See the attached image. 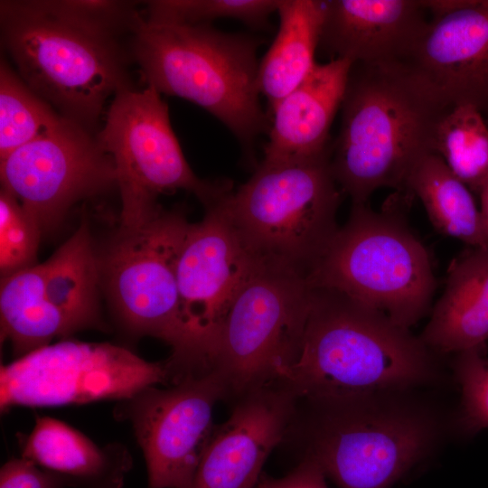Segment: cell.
Masks as SVG:
<instances>
[{
    "label": "cell",
    "mask_w": 488,
    "mask_h": 488,
    "mask_svg": "<svg viewBox=\"0 0 488 488\" xmlns=\"http://www.w3.org/2000/svg\"><path fill=\"white\" fill-rule=\"evenodd\" d=\"M432 353L385 314L314 288L297 356L279 383L309 403L401 394L434 378Z\"/></svg>",
    "instance_id": "6da1fadb"
},
{
    "label": "cell",
    "mask_w": 488,
    "mask_h": 488,
    "mask_svg": "<svg viewBox=\"0 0 488 488\" xmlns=\"http://www.w3.org/2000/svg\"><path fill=\"white\" fill-rule=\"evenodd\" d=\"M341 107L330 166L352 203H366L380 188L408 191L415 167L436 154V127L454 108L401 62L352 63Z\"/></svg>",
    "instance_id": "7a4b0ae2"
},
{
    "label": "cell",
    "mask_w": 488,
    "mask_h": 488,
    "mask_svg": "<svg viewBox=\"0 0 488 488\" xmlns=\"http://www.w3.org/2000/svg\"><path fill=\"white\" fill-rule=\"evenodd\" d=\"M2 42L17 74L60 115L89 130L129 87L115 34L58 0L2 1Z\"/></svg>",
    "instance_id": "3957f363"
},
{
    "label": "cell",
    "mask_w": 488,
    "mask_h": 488,
    "mask_svg": "<svg viewBox=\"0 0 488 488\" xmlns=\"http://www.w3.org/2000/svg\"><path fill=\"white\" fill-rule=\"evenodd\" d=\"M133 33V55L147 86L202 107L250 152L268 128L258 88L259 40L210 24L144 18Z\"/></svg>",
    "instance_id": "277c9868"
},
{
    "label": "cell",
    "mask_w": 488,
    "mask_h": 488,
    "mask_svg": "<svg viewBox=\"0 0 488 488\" xmlns=\"http://www.w3.org/2000/svg\"><path fill=\"white\" fill-rule=\"evenodd\" d=\"M411 195L396 192L380 211L352 203L350 216L307 275L313 288L341 293L409 328L436 287L430 256L404 219Z\"/></svg>",
    "instance_id": "5b68a950"
},
{
    "label": "cell",
    "mask_w": 488,
    "mask_h": 488,
    "mask_svg": "<svg viewBox=\"0 0 488 488\" xmlns=\"http://www.w3.org/2000/svg\"><path fill=\"white\" fill-rule=\"evenodd\" d=\"M401 394L309 403L305 455L338 488H391L430 451L436 425Z\"/></svg>",
    "instance_id": "8992f818"
},
{
    "label": "cell",
    "mask_w": 488,
    "mask_h": 488,
    "mask_svg": "<svg viewBox=\"0 0 488 488\" xmlns=\"http://www.w3.org/2000/svg\"><path fill=\"white\" fill-rule=\"evenodd\" d=\"M340 190L330 156L262 161L252 176L229 195L226 204L257 256L308 275L339 229Z\"/></svg>",
    "instance_id": "52a82bcc"
},
{
    "label": "cell",
    "mask_w": 488,
    "mask_h": 488,
    "mask_svg": "<svg viewBox=\"0 0 488 488\" xmlns=\"http://www.w3.org/2000/svg\"><path fill=\"white\" fill-rule=\"evenodd\" d=\"M307 275L265 262L233 301L220 329L209 371L227 397L280 382L294 363L313 302Z\"/></svg>",
    "instance_id": "ba28073f"
},
{
    "label": "cell",
    "mask_w": 488,
    "mask_h": 488,
    "mask_svg": "<svg viewBox=\"0 0 488 488\" xmlns=\"http://www.w3.org/2000/svg\"><path fill=\"white\" fill-rule=\"evenodd\" d=\"M96 136L116 168L119 226L151 220L162 209L161 193L185 190L208 208L232 192L229 181L210 182L194 174L173 131L168 107L150 86L118 92Z\"/></svg>",
    "instance_id": "9c48e42d"
},
{
    "label": "cell",
    "mask_w": 488,
    "mask_h": 488,
    "mask_svg": "<svg viewBox=\"0 0 488 488\" xmlns=\"http://www.w3.org/2000/svg\"><path fill=\"white\" fill-rule=\"evenodd\" d=\"M229 195L191 223L177 266L183 346L169 361L177 379L206 373L221 324L265 261L248 246L227 208Z\"/></svg>",
    "instance_id": "30bf717a"
},
{
    "label": "cell",
    "mask_w": 488,
    "mask_h": 488,
    "mask_svg": "<svg viewBox=\"0 0 488 488\" xmlns=\"http://www.w3.org/2000/svg\"><path fill=\"white\" fill-rule=\"evenodd\" d=\"M178 210L135 227L119 226L99 256L101 285L122 325L132 334L168 343L176 359L183 346L177 266L190 226Z\"/></svg>",
    "instance_id": "8fae6325"
},
{
    "label": "cell",
    "mask_w": 488,
    "mask_h": 488,
    "mask_svg": "<svg viewBox=\"0 0 488 488\" xmlns=\"http://www.w3.org/2000/svg\"><path fill=\"white\" fill-rule=\"evenodd\" d=\"M172 381L167 361H147L108 343L64 339L36 349L0 371V406L51 407L129 399Z\"/></svg>",
    "instance_id": "7c38bea8"
},
{
    "label": "cell",
    "mask_w": 488,
    "mask_h": 488,
    "mask_svg": "<svg viewBox=\"0 0 488 488\" xmlns=\"http://www.w3.org/2000/svg\"><path fill=\"white\" fill-rule=\"evenodd\" d=\"M1 188L53 230L78 202L117 185L111 156L90 130L64 119L0 160Z\"/></svg>",
    "instance_id": "4fadbf2b"
},
{
    "label": "cell",
    "mask_w": 488,
    "mask_h": 488,
    "mask_svg": "<svg viewBox=\"0 0 488 488\" xmlns=\"http://www.w3.org/2000/svg\"><path fill=\"white\" fill-rule=\"evenodd\" d=\"M226 397L220 378L209 371L128 399L127 418L145 458L148 488H188L213 430L215 404Z\"/></svg>",
    "instance_id": "5bb4252c"
},
{
    "label": "cell",
    "mask_w": 488,
    "mask_h": 488,
    "mask_svg": "<svg viewBox=\"0 0 488 488\" xmlns=\"http://www.w3.org/2000/svg\"><path fill=\"white\" fill-rule=\"evenodd\" d=\"M425 4L430 19L401 63L452 106L488 114V0Z\"/></svg>",
    "instance_id": "9a60e30c"
},
{
    "label": "cell",
    "mask_w": 488,
    "mask_h": 488,
    "mask_svg": "<svg viewBox=\"0 0 488 488\" xmlns=\"http://www.w3.org/2000/svg\"><path fill=\"white\" fill-rule=\"evenodd\" d=\"M298 399L277 382L238 399L213 428L188 488H255L272 450L290 430Z\"/></svg>",
    "instance_id": "2e32d148"
},
{
    "label": "cell",
    "mask_w": 488,
    "mask_h": 488,
    "mask_svg": "<svg viewBox=\"0 0 488 488\" xmlns=\"http://www.w3.org/2000/svg\"><path fill=\"white\" fill-rule=\"evenodd\" d=\"M430 19L421 0L324 1L319 47L352 63L401 62Z\"/></svg>",
    "instance_id": "e0dca14e"
},
{
    "label": "cell",
    "mask_w": 488,
    "mask_h": 488,
    "mask_svg": "<svg viewBox=\"0 0 488 488\" xmlns=\"http://www.w3.org/2000/svg\"><path fill=\"white\" fill-rule=\"evenodd\" d=\"M352 62L315 64L305 80L272 108L265 162H300L331 156L330 128L342 106Z\"/></svg>",
    "instance_id": "ac0fdd59"
},
{
    "label": "cell",
    "mask_w": 488,
    "mask_h": 488,
    "mask_svg": "<svg viewBox=\"0 0 488 488\" xmlns=\"http://www.w3.org/2000/svg\"><path fill=\"white\" fill-rule=\"evenodd\" d=\"M438 353H459L488 341V245L455 258L446 286L419 336Z\"/></svg>",
    "instance_id": "d6986e66"
},
{
    "label": "cell",
    "mask_w": 488,
    "mask_h": 488,
    "mask_svg": "<svg viewBox=\"0 0 488 488\" xmlns=\"http://www.w3.org/2000/svg\"><path fill=\"white\" fill-rule=\"evenodd\" d=\"M22 457L61 476L70 485L122 488L130 467L126 451L101 449L70 426L41 417L26 436Z\"/></svg>",
    "instance_id": "ffe728a7"
},
{
    "label": "cell",
    "mask_w": 488,
    "mask_h": 488,
    "mask_svg": "<svg viewBox=\"0 0 488 488\" xmlns=\"http://www.w3.org/2000/svg\"><path fill=\"white\" fill-rule=\"evenodd\" d=\"M279 28L259 62L258 88L272 108L298 87L315 66L324 1L280 0Z\"/></svg>",
    "instance_id": "44dd1931"
},
{
    "label": "cell",
    "mask_w": 488,
    "mask_h": 488,
    "mask_svg": "<svg viewBox=\"0 0 488 488\" xmlns=\"http://www.w3.org/2000/svg\"><path fill=\"white\" fill-rule=\"evenodd\" d=\"M42 264L45 295L65 317L72 333L104 329L99 301V256L88 224L82 221Z\"/></svg>",
    "instance_id": "7402d4cb"
},
{
    "label": "cell",
    "mask_w": 488,
    "mask_h": 488,
    "mask_svg": "<svg viewBox=\"0 0 488 488\" xmlns=\"http://www.w3.org/2000/svg\"><path fill=\"white\" fill-rule=\"evenodd\" d=\"M0 318L1 341L18 357L73 333L45 295L42 263L1 277Z\"/></svg>",
    "instance_id": "603a6c76"
},
{
    "label": "cell",
    "mask_w": 488,
    "mask_h": 488,
    "mask_svg": "<svg viewBox=\"0 0 488 488\" xmlns=\"http://www.w3.org/2000/svg\"><path fill=\"white\" fill-rule=\"evenodd\" d=\"M407 190L418 197L433 226L469 247L488 245V229L471 190L437 154L424 157L410 174Z\"/></svg>",
    "instance_id": "cb8c5ba5"
},
{
    "label": "cell",
    "mask_w": 488,
    "mask_h": 488,
    "mask_svg": "<svg viewBox=\"0 0 488 488\" xmlns=\"http://www.w3.org/2000/svg\"><path fill=\"white\" fill-rule=\"evenodd\" d=\"M435 151L472 192L488 183V125L474 105L455 106L439 122Z\"/></svg>",
    "instance_id": "d4e9b609"
},
{
    "label": "cell",
    "mask_w": 488,
    "mask_h": 488,
    "mask_svg": "<svg viewBox=\"0 0 488 488\" xmlns=\"http://www.w3.org/2000/svg\"><path fill=\"white\" fill-rule=\"evenodd\" d=\"M65 117L9 65L0 66V160L60 125Z\"/></svg>",
    "instance_id": "484cf974"
},
{
    "label": "cell",
    "mask_w": 488,
    "mask_h": 488,
    "mask_svg": "<svg viewBox=\"0 0 488 488\" xmlns=\"http://www.w3.org/2000/svg\"><path fill=\"white\" fill-rule=\"evenodd\" d=\"M280 0H156L146 5L151 23L209 24L218 18H233L251 26H263L277 12Z\"/></svg>",
    "instance_id": "4316f807"
},
{
    "label": "cell",
    "mask_w": 488,
    "mask_h": 488,
    "mask_svg": "<svg viewBox=\"0 0 488 488\" xmlns=\"http://www.w3.org/2000/svg\"><path fill=\"white\" fill-rule=\"evenodd\" d=\"M42 231L37 221L8 191L0 192L1 277L36 265Z\"/></svg>",
    "instance_id": "83f0119b"
},
{
    "label": "cell",
    "mask_w": 488,
    "mask_h": 488,
    "mask_svg": "<svg viewBox=\"0 0 488 488\" xmlns=\"http://www.w3.org/2000/svg\"><path fill=\"white\" fill-rule=\"evenodd\" d=\"M454 368L461 392L460 427L467 434L488 428L486 346L457 353Z\"/></svg>",
    "instance_id": "f1b7e54d"
},
{
    "label": "cell",
    "mask_w": 488,
    "mask_h": 488,
    "mask_svg": "<svg viewBox=\"0 0 488 488\" xmlns=\"http://www.w3.org/2000/svg\"><path fill=\"white\" fill-rule=\"evenodd\" d=\"M68 483L60 475L24 458L11 459L0 471V488H64Z\"/></svg>",
    "instance_id": "f546056e"
},
{
    "label": "cell",
    "mask_w": 488,
    "mask_h": 488,
    "mask_svg": "<svg viewBox=\"0 0 488 488\" xmlns=\"http://www.w3.org/2000/svg\"><path fill=\"white\" fill-rule=\"evenodd\" d=\"M255 488H329L326 475L312 458L303 456L301 462L286 475L279 478L261 474Z\"/></svg>",
    "instance_id": "4dcf8cb0"
},
{
    "label": "cell",
    "mask_w": 488,
    "mask_h": 488,
    "mask_svg": "<svg viewBox=\"0 0 488 488\" xmlns=\"http://www.w3.org/2000/svg\"><path fill=\"white\" fill-rule=\"evenodd\" d=\"M478 195L480 197V210L488 229V183L483 186Z\"/></svg>",
    "instance_id": "1f68e13d"
}]
</instances>
